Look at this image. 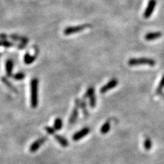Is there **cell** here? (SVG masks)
<instances>
[{
	"mask_svg": "<svg viewBox=\"0 0 164 164\" xmlns=\"http://www.w3.org/2000/svg\"><path fill=\"white\" fill-rule=\"evenodd\" d=\"M1 80L2 82H3V84H4V85H6L7 87H8L10 90H11L12 92H14V93H16V94L18 93V90H17V88L14 86L13 84H12L11 82H10L8 78L6 77L5 76H2L1 77Z\"/></svg>",
	"mask_w": 164,
	"mask_h": 164,
	"instance_id": "13",
	"label": "cell"
},
{
	"mask_svg": "<svg viewBox=\"0 0 164 164\" xmlns=\"http://www.w3.org/2000/svg\"><path fill=\"white\" fill-rule=\"evenodd\" d=\"M163 88H164V75L163 76L162 79H161L159 84L158 88H157V89H156V93H160L163 90Z\"/></svg>",
	"mask_w": 164,
	"mask_h": 164,
	"instance_id": "22",
	"label": "cell"
},
{
	"mask_svg": "<svg viewBox=\"0 0 164 164\" xmlns=\"http://www.w3.org/2000/svg\"><path fill=\"white\" fill-rule=\"evenodd\" d=\"M156 4V0H150V1H149L147 8H146L144 13V17L145 19H148L149 17L151 16V14H153L154 10L155 8Z\"/></svg>",
	"mask_w": 164,
	"mask_h": 164,
	"instance_id": "8",
	"label": "cell"
},
{
	"mask_svg": "<svg viewBox=\"0 0 164 164\" xmlns=\"http://www.w3.org/2000/svg\"><path fill=\"white\" fill-rule=\"evenodd\" d=\"M1 55H2V54H1V53H0V56H1Z\"/></svg>",
	"mask_w": 164,
	"mask_h": 164,
	"instance_id": "25",
	"label": "cell"
},
{
	"mask_svg": "<svg viewBox=\"0 0 164 164\" xmlns=\"http://www.w3.org/2000/svg\"><path fill=\"white\" fill-rule=\"evenodd\" d=\"M129 65L130 66H138L141 64H146V65H150L153 66L156 64L155 60L153 59L147 58H131L128 61Z\"/></svg>",
	"mask_w": 164,
	"mask_h": 164,
	"instance_id": "2",
	"label": "cell"
},
{
	"mask_svg": "<svg viewBox=\"0 0 164 164\" xmlns=\"http://www.w3.org/2000/svg\"><path fill=\"white\" fill-rule=\"evenodd\" d=\"M14 63L13 61L11 59H8L6 62V75L8 77H12V70H13Z\"/></svg>",
	"mask_w": 164,
	"mask_h": 164,
	"instance_id": "12",
	"label": "cell"
},
{
	"mask_svg": "<svg viewBox=\"0 0 164 164\" xmlns=\"http://www.w3.org/2000/svg\"><path fill=\"white\" fill-rule=\"evenodd\" d=\"M110 128H111V123H110V120H108L103 124V126H101V133L102 134L108 133L109 131V130H110Z\"/></svg>",
	"mask_w": 164,
	"mask_h": 164,
	"instance_id": "16",
	"label": "cell"
},
{
	"mask_svg": "<svg viewBox=\"0 0 164 164\" xmlns=\"http://www.w3.org/2000/svg\"><path fill=\"white\" fill-rule=\"evenodd\" d=\"M9 38L14 40V41H18L20 43H23L25 44H27L29 41V38H27V37L17 35V34H11V35L9 36Z\"/></svg>",
	"mask_w": 164,
	"mask_h": 164,
	"instance_id": "10",
	"label": "cell"
},
{
	"mask_svg": "<svg viewBox=\"0 0 164 164\" xmlns=\"http://www.w3.org/2000/svg\"><path fill=\"white\" fill-rule=\"evenodd\" d=\"M44 129H45L47 133L49 134V135H54L55 134H56V130L54 128L51 127V126H46V127L44 128Z\"/></svg>",
	"mask_w": 164,
	"mask_h": 164,
	"instance_id": "23",
	"label": "cell"
},
{
	"mask_svg": "<svg viewBox=\"0 0 164 164\" xmlns=\"http://www.w3.org/2000/svg\"><path fill=\"white\" fill-rule=\"evenodd\" d=\"M38 79L34 78L30 83V102L32 108H36L38 105Z\"/></svg>",
	"mask_w": 164,
	"mask_h": 164,
	"instance_id": "1",
	"label": "cell"
},
{
	"mask_svg": "<svg viewBox=\"0 0 164 164\" xmlns=\"http://www.w3.org/2000/svg\"><path fill=\"white\" fill-rule=\"evenodd\" d=\"M162 36V34L160 32H150L146 34L145 39L146 41H154V40L159 38L160 37Z\"/></svg>",
	"mask_w": 164,
	"mask_h": 164,
	"instance_id": "11",
	"label": "cell"
},
{
	"mask_svg": "<svg viewBox=\"0 0 164 164\" xmlns=\"http://www.w3.org/2000/svg\"><path fill=\"white\" fill-rule=\"evenodd\" d=\"M85 98H88L89 101H90V106L92 108H94L96 107V99L95 96V92H94V88L93 87H89L88 90L86 91V93L84 96Z\"/></svg>",
	"mask_w": 164,
	"mask_h": 164,
	"instance_id": "5",
	"label": "cell"
},
{
	"mask_svg": "<svg viewBox=\"0 0 164 164\" xmlns=\"http://www.w3.org/2000/svg\"><path fill=\"white\" fill-rule=\"evenodd\" d=\"M36 56H31L29 53H26L24 56V62L26 64H31L35 61Z\"/></svg>",
	"mask_w": 164,
	"mask_h": 164,
	"instance_id": "15",
	"label": "cell"
},
{
	"mask_svg": "<svg viewBox=\"0 0 164 164\" xmlns=\"http://www.w3.org/2000/svg\"><path fill=\"white\" fill-rule=\"evenodd\" d=\"M54 138L56 139L57 141L63 147H67L68 146V141L66 138H64L63 136L60 135H58V134H55Z\"/></svg>",
	"mask_w": 164,
	"mask_h": 164,
	"instance_id": "14",
	"label": "cell"
},
{
	"mask_svg": "<svg viewBox=\"0 0 164 164\" xmlns=\"http://www.w3.org/2000/svg\"><path fill=\"white\" fill-rule=\"evenodd\" d=\"M144 148L146 150H150L151 147H152V141H151L150 138H146L144 141Z\"/></svg>",
	"mask_w": 164,
	"mask_h": 164,
	"instance_id": "21",
	"label": "cell"
},
{
	"mask_svg": "<svg viewBox=\"0 0 164 164\" xmlns=\"http://www.w3.org/2000/svg\"><path fill=\"white\" fill-rule=\"evenodd\" d=\"M9 37V36L6 35L5 34H0V40H6Z\"/></svg>",
	"mask_w": 164,
	"mask_h": 164,
	"instance_id": "24",
	"label": "cell"
},
{
	"mask_svg": "<svg viewBox=\"0 0 164 164\" xmlns=\"http://www.w3.org/2000/svg\"><path fill=\"white\" fill-rule=\"evenodd\" d=\"M81 108L82 109V112L84 114V116L85 118H88L89 116L88 110L87 109V104L85 101V97L84 96V99L81 101Z\"/></svg>",
	"mask_w": 164,
	"mask_h": 164,
	"instance_id": "17",
	"label": "cell"
},
{
	"mask_svg": "<svg viewBox=\"0 0 164 164\" xmlns=\"http://www.w3.org/2000/svg\"><path fill=\"white\" fill-rule=\"evenodd\" d=\"M47 140V137L44 136L42 137V138L36 140L34 143L32 144V145L29 147V151L31 153H35L40 148V147L44 144V142Z\"/></svg>",
	"mask_w": 164,
	"mask_h": 164,
	"instance_id": "6",
	"label": "cell"
},
{
	"mask_svg": "<svg viewBox=\"0 0 164 164\" xmlns=\"http://www.w3.org/2000/svg\"><path fill=\"white\" fill-rule=\"evenodd\" d=\"M79 108H81V101L79 99L77 98L75 101H74V107L73 108V110L72 111L70 118L68 120V123L70 125H73L76 122L77 119Z\"/></svg>",
	"mask_w": 164,
	"mask_h": 164,
	"instance_id": "4",
	"label": "cell"
},
{
	"mask_svg": "<svg viewBox=\"0 0 164 164\" xmlns=\"http://www.w3.org/2000/svg\"><path fill=\"white\" fill-rule=\"evenodd\" d=\"M25 77H26V74H25L24 73H17L16 74H14V75H12V77L14 79H15V80H22V79H23L25 78Z\"/></svg>",
	"mask_w": 164,
	"mask_h": 164,
	"instance_id": "20",
	"label": "cell"
},
{
	"mask_svg": "<svg viewBox=\"0 0 164 164\" xmlns=\"http://www.w3.org/2000/svg\"><path fill=\"white\" fill-rule=\"evenodd\" d=\"M62 120L60 118H57L54 121V129H56V131L60 130V129L62 128Z\"/></svg>",
	"mask_w": 164,
	"mask_h": 164,
	"instance_id": "18",
	"label": "cell"
},
{
	"mask_svg": "<svg viewBox=\"0 0 164 164\" xmlns=\"http://www.w3.org/2000/svg\"><path fill=\"white\" fill-rule=\"evenodd\" d=\"M118 84V79H111V80L109 81L108 84H106V85L103 86L102 88H101L100 92L101 94H105L107 92L111 90V89H113L115 88L116 86H117V85Z\"/></svg>",
	"mask_w": 164,
	"mask_h": 164,
	"instance_id": "7",
	"label": "cell"
},
{
	"mask_svg": "<svg viewBox=\"0 0 164 164\" xmlns=\"http://www.w3.org/2000/svg\"><path fill=\"white\" fill-rule=\"evenodd\" d=\"M14 46V44L7 40H0V47H11Z\"/></svg>",
	"mask_w": 164,
	"mask_h": 164,
	"instance_id": "19",
	"label": "cell"
},
{
	"mask_svg": "<svg viewBox=\"0 0 164 164\" xmlns=\"http://www.w3.org/2000/svg\"><path fill=\"white\" fill-rule=\"evenodd\" d=\"M90 129L88 127H85L84 129H81L80 131H78V132L75 133L73 136V140L74 141H78L81 140L83 138H84L86 135H88V134L90 133Z\"/></svg>",
	"mask_w": 164,
	"mask_h": 164,
	"instance_id": "9",
	"label": "cell"
},
{
	"mask_svg": "<svg viewBox=\"0 0 164 164\" xmlns=\"http://www.w3.org/2000/svg\"><path fill=\"white\" fill-rule=\"evenodd\" d=\"M91 27L90 24H83V25H79V26H76L68 27L64 29V34L66 36H69V35H71V34H74L75 33H77V32L83 31L84 30V29L89 28V27Z\"/></svg>",
	"mask_w": 164,
	"mask_h": 164,
	"instance_id": "3",
	"label": "cell"
}]
</instances>
